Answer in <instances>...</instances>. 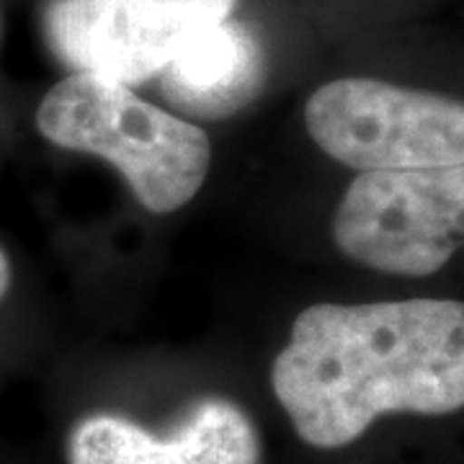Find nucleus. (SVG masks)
<instances>
[{"label":"nucleus","instance_id":"obj_1","mask_svg":"<svg viewBox=\"0 0 464 464\" xmlns=\"http://www.w3.org/2000/svg\"><path fill=\"white\" fill-rule=\"evenodd\" d=\"M297 436L341 449L382 415L464 408V302L313 304L271 366Z\"/></svg>","mask_w":464,"mask_h":464},{"label":"nucleus","instance_id":"obj_2","mask_svg":"<svg viewBox=\"0 0 464 464\" xmlns=\"http://www.w3.org/2000/svg\"><path fill=\"white\" fill-rule=\"evenodd\" d=\"M36 127L57 148L106 158L155 215L194 199L212 163L201 127L134 96L130 85L85 72L52 88L39 103Z\"/></svg>","mask_w":464,"mask_h":464},{"label":"nucleus","instance_id":"obj_3","mask_svg":"<svg viewBox=\"0 0 464 464\" xmlns=\"http://www.w3.org/2000/svg\"><path fill=\"white\" fill-rule=\"evenodd\" d=\"M315 145L359 173L464 166V101L374 78L325 83L304 106Z\"/></svg>","mask_w":464,"mask_h":464},{"label":"nucleus","instance_id":"obj_4","mask_svg":"<svg viewBox=\"0 0 464 464\" xmlns=\"http://www.w3.org/2000/svg\"><path fill=\"white\" fill-rule=\"evenodd\" d=\"M338 250L395 276H431L464 246V166L359 173L333 217Z\"/></svg>","mask_w":464,"mask_h":464},{"label":"nucleus","instance_id":"obj_5","mask_svg":"<svg viewBox=\"0 0 464 464\" xmlns=\"http://www.w3.org/2000/svg\"><path fill=\"white\" fill-rule=\"evenodd\" d=\"M232 8L235 0H54L47 32L78 72L132 85L163 72Z\"/></svg>","mask_w":464,"mask_h":464},{"label":"nucleus","instance_id":"obj_6","mask_svg":"<svg viewBox=\"0 0 464 464\" xmlns=\"http://www.w3.org/2000/svg\"><path fill=\"white\" fill-rule=\"evenodd\" d=\"M261 441L235 402L207 398L168 439L119 415H91L70 433V464H258Z\"/></svg>","mask_w":464,"mask_h":464},{"label":"nucleus","instance_id":"obj_7","mask_svg":"<svg viewBox=\"0 0 464 464\" xmlns=\"http://www.w3.org/2000/svg\"><path fill=\"white\" fill-rule=\"evenodd\" d=\"M264 57L246 26L222 21L194 36L163 70L166 96L186 114L222 119L261 85Z\"/></svg>","mask_w":464,"mask_h":464},{"label":"nucleus","instance_id":"obj_8","mask_svg":"<svg viewBox=\"0 0 464 464\" xmlns=\"http://www.w3.org/2000/svg\"><path fill=\"white\" fill-rule=\"evenodd\" d=\"M8 284H11V266H8L5 253L0 250V297L8 292Z\"/></svg>","mask_w":464,"mask_h":464}]
</instances>
